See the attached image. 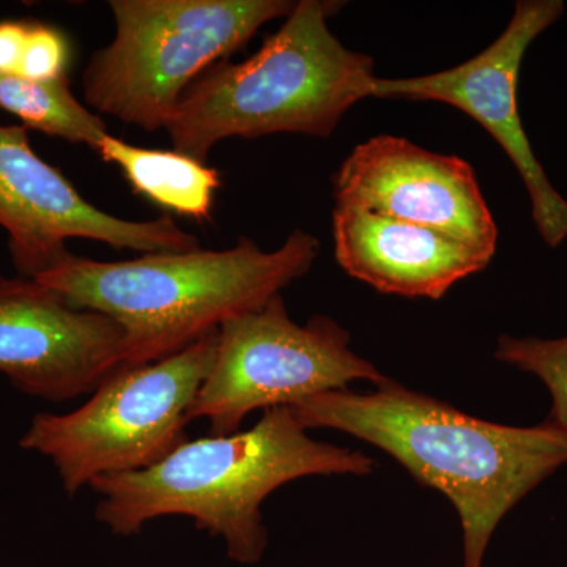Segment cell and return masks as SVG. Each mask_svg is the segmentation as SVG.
Wrapping results in <instances>:
<instances>
[{"label": "cell", "mask_w": 567, "mask_h": 567, "mask_svg": "<svg viewBox=\"0 0 567 567\" xmlns=\"http://www.w3.org/2000/svg\"><path fill=\"white\" fill-rule=\"evenodd\" d=\"M306 429H336L394 457L447 496L464 529V567H483L502 518L567 465V432L551 421L488 423L388 379L374 393L327 391L290 406Z\"/></svg>", "instance_id": "6da1fadb"}, {"label": "cell", "mask_w": 567, "mask_h": 567, "mask_svg": "<svg viewBox=\"0 0 567 567\" xmlns=\"http://www.w3.org/2000/svg\"><path fill=\"white\" fill-rule=\"evenodd\" d=\"M374 466L360 451L312 440L290 406H275L249 431L188 440L151 468L96 477L89 487L99 495L95 517L114 535H140L159 517H192L223 539L233 561L256 565L268 546V495L300 477L371 475Z\"/></svg>", "instance_id": "7a4b0ae2"}, {"label": "cell", "mask_w": 567, "mask_h": 567, "mask_svg": "<svg viewBox=\"0 0 567 567\" xmlns=\"http://www.w3.org/2000/svg\"><path fill=\"white\" fill-rule=\"evenodd\" d=\"M320 241L295 230L267 252L240 238L223 251L144 254L103 262L66 254L35 281L71 306L110 317L125 334V363L163 360L254 311L311 270Z\"/></svg>", "instance_id": "3957f363"}, {"label": "cell", "mask_w": 567, "mask_h": 567, "mask_svg": "<svg viewBox=\"0 0 567 567\" xmlns=\"http://www.w3.org/2000/svg\"><path fill=\"white\" fill-rule=\"evenodd\" d=\"M331 7L295 3L279 31L240 63L219 62L183 93L164 130L175 152L207 162L230 137H328L374 92V61L350 51L328 25Z\"/></svg>", "instance_id": "277c9868"}, {"label": "cell", "mask_w": 567, "mask_h": 567, "mask_svg": "<svg viewBox=\"0 0 567 567\" xmlns=\"http://www.w3.org/2000/svg\"><path fill=\"white\" fill-rule=\"evenodd\" d=\"M289 0H112L115 35L82 76L89 107L145 132L164 130L194 81L241 50Z\"/></svg>", "instance_id": "5b68a950"}, {"label": "cell", "mask_w": 567, "mask_h": 567, "mask_svg": "<svg viewBox=\"0 0 567 567\" xmlns=\"http://www.w3.org/2000/svg\"><path fill=\"white\" fill-rule=\"evenodd\" d=\"M218 330L153 363L122 365L70 413H39L21 450L50 458L66 495L96 477L142 472L188 442L189 412L210 372Z\"/></svg>", "instance_id": "8992f818"}, {"label": "cell", "mask_w": 567, "mask_h": 567, "mask_svg": "<svg viewBox=\"0 0 567 567\" xmlns=\"http://www.w3.org/2000/svg\"><path fill=\"white\" fill-rule=\"evenodd\" d=\"M354 380L386 382L350 349V334L330 317L295 322L281 295L226 320L215 361L194 399L189 420H207L210 435H233L256 410L292 406L311 395L347 390Z\"/></svg>", "instance_id": "52a82bcc"}, {"label": "cell", "mask_w": 567, "mask_h": 567, "mask_svg": "<svg viewBox=\"0 0 567 567\" xmlns=\"http://www.w3.org/2000/svg\"><path fill=\"white\" fill-rule=\"evenodd\" d=\"M561 0H518L502 35L472 59L424 76L377 78L375 99L450 104L480 123L514 164L532 204L533 223L544 244L558 248L567 238V200L551 185L529 142L517 89L522 62L533 41L561 20Z\"/></svg>", "instance_id": "ba28073f"}, {"label": "cell", "mask_w": 567, "mask_h": 567, "mask_svg": "<svg viewBox=\"0 0 567 567\" xmlns=\"http://www.w3.org/2000/svg\"><path fill=\"white\" fill-rule=\"evenodd\" d=\"M0 226L9 234L14 267L32 279L69 254L70 238L144 254L200 248L169 216L130 221L87 203L61 171L33 152L28 128L18 125H0Z\"/></svg>", "instance_id": "9c48e42d"}, {"label": "cell", "mask_w": 567, "mask_h": 567, "mask_svg": "<svg viewBox=\"0 0 567 567\" xmlns=\"http://www.w3.org/2000/svg\"><path fill=\"white\" fill-rule=\"evenodd\" d=\"M125 363V334L110 317L71 306L32 278H0V374L41 401L93 393Z\"/></svg>", "instance_id": "30bf717a"}, {"label": "cell", "mask_w": 567, "mask_h": 567, "mask_svg": "<svg viewBox=\"0 0 567 567\" xmlns=\"http://www.w3.org/2000/svg\"><path fill=\"white\" fill-rule=\"evenodd\" d=\"M336 205L379 213L496 251L498 229L472 164L380 134L357 145L333 177Z\"/></svg>", "instance_id": "8fae6325"}, {"label": "cell", "mask_w": 567, "mask_h": 567, "mask_svg": "<svg viewBox=\"0 0 567 567\" xmlns=\"http://www.w3.org/2000/svg\"><path fill=\"white\" fill-rule=\"evenodd\" d=\"M336 262L377 292L440 300L447 290L486 270L495 254L427 227L336 205Z\"/></svg>", "instance_id": "7c38bea8"}, {"label": "cell", "mask_w": 567, "mask_h": 567, "mask_svg": "<svg viewBox=\"0 0 567 567\" xmlns=\"http://www.w3.org/2000/svg\"><path fill=\"white\" fill-rule=\"evenodd\" d=\"M95 151L122 171L134 192L164 210L199 223L212 218L221 181L218 171L207 164L181 152L137 147L111 134Z\"/></svg>", "instance_id": "4fadbf2b"}, {"label": "cell", "mask_w": 567, "mask_h": 567, "mask_svg": "<svg viewBox=\"0 0 567 567\" xmlns=\"http://www.w3.org/2000/svg\"><path fill=\"white\" fill-rule=\"evenodd\" d=\"M0 110L20 118L24 128L93 151L110 134L102 117L73 95L66 76L55 81L0 76Z\"/></svg>", "instance_id": "5bb4252c"}, {"label": "cell", "mask_w": 567, "mask_h": 567, "mask_svg": "<svg viewBox=\"0 0 567 567\" xmlns=\"http://www.w3.org/2000/svg\"><path fill=\"white\" fill-rule=\"evenodd\" d=\"M495 358L543 380L551 395V412L547 420L567 432V336L539 339L502 334Z\"/></svg>", "instance_id": "9a60e30c"}, {"label": "cell", "mask_w": 567, "mask_h": 567, "mask_svg": "<svg viewBox=\"0 0 567 567\" xmlns=\"http://www.w3.org/2000/svg\"><path fill=\"white\" fill-rule=\"evenodd\" d=\"M70 44L66 37L50 25L31 22L18 78L29 81H55L66 76Z\"/></svg>", "instance_id": "2e32d148"}, {"label": "cell", "mask_w": 567, "mask_h": 567, "mask_svg": "<svg viewBox=\"0 0 567 567\" xmlns=\"http://www.w3.org/2000/svg\"><path fill=\"white\" fill-rule=\"evenodd\" d=\"M31 22L0 21V76H18Z\"/></svg>", "instance_id": "e0dca14e"}]
</instances>
